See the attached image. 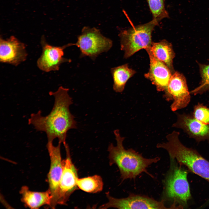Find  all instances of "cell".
I'll return each instance as SVG.
<instances>
[{
	"mask_svg": "<svg viewBox=\"0 0 209 209\" xmlns=\"http://www.w3.org/2000/svg\"><path fill=\"white\" fill-rule=\"evenodd\" d=\"M69 91V89L60 86L56 91L50 92V95L54 98L53 106L50 113L43 116L39 110L31 114L28 120V124L36 130L46 133L48 142H53L57 138L59 143H66L68 131L77 128L75 117L69 110L73 102Z\"/></svg>",
	"mask_w": 209,
	"mask_h": 209,
	"instance_id": "obj_1",
	"label": "cell"
},
{
	"mask_svg": "<svg viewBox=\"0 0 209 209\" xmlns=\"http://www.w3.org/2000/svg\"><path fill=\"white\" fill-rule=\"evenodd\" d=\"M114 134L117 144L114 146L111 143L108 146L109 164L110 165L115 164L117 166L122 181L134 179L144 172L150 175L147 171V168L159 161L160 158H146L132 149H126L123 145L125 138L120 135L118 130H114Z\"/></svg>",
	"mask_w": 209,
	"mask_h": 209,
	"instance_id": "obj_2",
	"label": "cell"
},
{
	"mask_svg": "<svg viewBox=\"0 0 209 209\" xmlns=\"http://www.w3.org/2000/svg\"><path fill=\"white\" fill-rule=\"evenodd\" d=\"M179 132L173 131L166 136L167 141L158 144L157 147L165 149L171 159L176 160L180 165L185 166L209 182V161L195 149L183 145L179 139Z\"/></svg>",
	"mask_w": 209,
	"mask_h": 209,
	"instance_id": "obj_3",
	"label": "cell"
},
{
	"mask_svg": "<svg viewBox=\"0 0 209 209\" xmlns=\"http://www.w3.org/2000/svg\"><path fill=\"white\" fill-rule=\"evenodd\" d=\"M171 160L170 168L164 181L165 200L172 202L171 208H183L191 198L187 178L188 172L180 166L174 164L173 160Z\"/></svg>",
	"mask_w": 209,
	"mask_h": 209,
	"instance_id": "obj_4",
	"label": "cell"
},
{
	"mask_svg": "<svg viewBox=\"0 0 209 209\" xmlns=\"http://www.w3.org/2000/svg\"><path fill=\"white\" fill-rule=\"evenodd\" d=\"M158 23L152 19L150 21L121 31V49L124 57H129L139 50L149 48L152 42V34Z\"/></svg>",
	"mask_w": 209,
	"mask_h": 209,
	"instance_id": "obj_5",
	"label": "cell"
},
{
	"mask_svg": "<svg viewBox=\"0 0 209 209\" xmlns=\"http://www.w3.org/2000/svg\"><path fill=\"white\" fill-rule=\"evenodd\" d=\"M112 44V40L104 36L99 30L85 26L75 45L80 49L81 57L88 56L94 60L100 54L109 51Z\"/></svg>",
	"mask_w": 209,
	"mask_h": 209,
	"instance_id": "obj_6",
	"label": "cell"
},
{
	"mask_svg": "<svg viewBox=\"0 0 209 209\" xmlns=\"http://www.w3.org/2000/svg\"><path fill=\"white\" fill-rule=\"evenodd\" d=\"M66 157L63 160V172L59 184L57 204L65 205L71 194L79 188L77 184L78 170L73 163L68 144H64Z\"/></svg>",
	"mask_w": 209,
	"mask_h": 209,
	"instance_id": "obj_7",
	"label": "cell"
},
{
	"mask_svg": "<svg viewBox=\"0 0 209 209\" xmlns=\"http://www.w3.org/2000/svg\"><path fill=\"white\" fill-rule=\"evenodd\" d=\"M107 202L100 206V209L110 208L118 209H167L164 201L156 200L146 196L132 194L126 198H116L106 193Z\"/></svg>",
	"mask_w": 209,
	"mask_h": 209,
	"instance_id": "obj_8",
	"label": "cell"
},
{
	"mask_svg": "<svg viewBox=\"0 0 209 209\" xmlns=\"http://www.w3.org/2000/svg\"><path fill=\"white\" fill-rule=\"evenodd\" d=\"M164 91L165 99L173 101L170 106L173 111L186 107L190 101L191 96L185 78L179 72L172 75Z\"/></svg>",
	"mask_w": 209,
	"mask_h": 209,
	"instance_id": "obj_9",
	"label": "cell"
},
{
	"mask_svg": "<svg viewBox=\"0 0 209 209\" xmlns=\"http://www.w3.org/2000/svg\"><path fill=\"white\" fill-rule=\"evenodd\" d=\"M53 142H48L46 147L50 159V166L48 174V189L50 191L52 199L50 207L55 208L57 204V197L59 184L63 170V160L61 153V143L58 142L55 146Z\"/></svg>",
	"mask_w": 209,
	"mask_h": 209,
	"instance_id": "obj_10",
	"label": "cell"
},
{
	"mask_svg": "<svg viewBox=\"0 0 209 209\" xmlns=\"http://www.w3.org/2000/svg\"><path fill=\"white\" fill-rule=\"evenodd\" d=\"M42 47L41 55L37 61L38 68L45 72L58 71L60 65L64 62H70L71 60L63 57L64 50L67 47L75 45L69 43L62 46H52L44 40L41 42Z\"/></svg>",
	"mask_w": 209,
	"mask_h": 209,
	"instance_id": "obj_11",
	"label": "cell"
},
{
	"mask_svg": "<svg viewBox=\"0 0 209 209\" xmlns=\"http://www.w3.org/2000/svg\"><path fill=\"white\" fill-rule=\"evenodd\" d=\"M176 121L172 127L182 129L197 142L206 141L209 144V125L196 119L192 114L176 113Z\"/></svg>",
	"mask_w": 209,
	"mask_h": 209,
	"instance_id": "obj_12",
	"label": "cell"
},
{
	"mask_svg": "<svg viewBox=\"0 0 209 209\" xmlns=\"http://www.w3.org/2000/svg\"><path fill=\"white\" fill-rule=\"evenodd\" d=\"M28 55L24 44L14 36L0 41V60L17 66L25 61Z\"/></svg>",
	"mask_w": 209,
	"mask_h": 209,
	"instance_id": "obj_13",
	"label": "cell"
},
{
	"mask_svg": "<svg viewBox=\"0 0 209 209\" xmlns=\"http://www.w3.org/2000/svg\"><path fill=\"white\" fill-rule=\"evenodd\" d=\"M145 49L149 55L150 64L149 71L145 76L156 86L158 91H165L172 75L171 71L164 63L154 55L149 48Z\"/></svg>",
	"mask_w": 209,
	"mask_h": 209,
	"instance_id": "obj_14",
	"label": "cell"
},
{
	"mask_svg": "<svg viewBox=\"0 0 209 209\" xmlns=\"http://www.w3.org/2000/svg\"><path fill=\"white\" fill-rule=\"evenodd\" d=\"M20 193L22 201L26 206L30 208L37 209L46 205L50 207L51 205L52 197L48 189L45 192H34L25 186L21 188Z\"/></svg>",
	"mask_w": 209,
	"mask_h": 209,
	"instance_id": "obj_15",
	"label": "cell"
},
{
	"mask_svg": "<svg viewBox=\"0 0 209 209\" xmlns=\"http://www.w3.org/2000/svg\"><path fill=\"white\" fill-rule=\"evenodd\" d=\"M149 48L156 57L164 63L172 71L174 54L170 43L163 40L158 42H152Z\"/></svg>",
	"mask_w": 209,
	"mask_h": 209,
	"instance_id": "obj_16",
	"label": "cell"
},
{
	"mask_svg": "<svg viewBox=\"0 0 209 209\" xmlns=\"http://www.w3.org/2000/svg\"><path fill=\"white\" fill-rule=\"evenodd\" d=\"M111 71L113 80V89L118 93L123 91L127 81L136 72L129 68L127 64L112 68Z\"/></svg>",
	"mask_w": 209,
	"mask_h": 209,
	"instance_id": "obj_17",
	"label": "cell"
},
{
	"mask_svg": "<svg viewBox=\"0 0 209 209\" xmlns=\"http://www.w3.org/2000/svg\"><path fill=\"white\" fill-rule=\"evenodd\" d=\"M77 184L79 189L87 192L92 193L101 191L103 186L102 179L98 175L83 178H78Z\"/></svg>",
	"mask_w": 209,
	"mask_h": 209,
	"instance_id": "obj_18",
	"label": "cell"
},
{
	"mask_svg": "<svg viewBox=\"0 0 209 209\" xmlns=\"http://www.w3.org/2000/svg\"><path fill=\"white\" fill-rule=\"evenodd\" d=\"M153 17L157 23L163 19L169 17L165 7L164 0H146Z\"/></svg>",
	"mask_w": 209,
	"mask_h": 209,
	"instance_id": "obj_19",
	"label": "cell"
},
{
	"mask_svg": "<svg viewBox=\"0 0 209 209\" xmlns=\"http://www.w3.org/2000/svg\"><path fill=\"white\" fill-rule=\"evenodd\" d=\"M201 72L202 80L200 85L191 92V93L196 95L201 94L209 91V64L202 65Z\"/></svg>",
	"mask_w": 209,
	"mask_h": 209,
	"instance_id": "obj_20",
	"label": "cell"
},
{
	"mask_svg": "<svg viewBox=\"0 0 209 209\" xmlns=\"http://www.w3.org/2000/svg\"><path fill=\"white\" fill-rule=\"evenodd\" d=\"M192 115L198 121L209 125V107L198 102L194 106Z\"/></svg>",
	"mask_w": 209,
	"mask_h": 209,
	"instance_id": "obj_21",
	"label": "cell"
}]
</instances>
